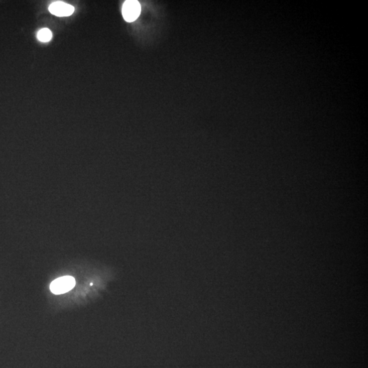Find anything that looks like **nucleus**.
Returning a JSON list of instances; mask_svg holds the SVG:
<instances>
[{
  "label": "nucleus",
  "mask_w": 368,
  "mask_h": 368,
  "mask_svg": "<svg viewBox=\"0 0 368 368\" xmlns=\"http://www.w3.org/2000/svg\"><path fill=\"white\" fill-rule=\"evenodd\" d=\"M75 284V279L72 276L59 278L51 284V291L55 295L64 294L73 289Z\"/></svg>",
  "instance_id": "f257e3e1"
},
{
  "label": "nucleus",
  "mask_w": 368,
  "mask_h": 368,
  "mask_svg": "<svg viewBox=\"0 0 368 368\" xmlns=\"http://www.w3.org/2000/svg\"><path fill=\"white\" fill-rule=\"evenodd\" d=\"M141 13V5L138 1L131 0L125 2L122 9L124 18L128 22H135Z\"/></svg>",
  "instance_id": "f03ea898"
},
{
  "label": "nucleus",
  "mask_w": 368,
  "mask_h": 368,
  "mask_svg": "<svg viewBox=\"0 0 368 368\" xmlns=\"http://www.w3.org/2000/svg\"><path fill=\"white\" fill-rule=\"evenodd\" d=\"M49 9L51 14L57 17L70 16L74 11V8L72 6L61 2L51 4Z\"/></svg>",
  "instance_id": "7ed1b4c3"
},
{
  "label": "nucleus",
  "mask_w": 368,
  "mask_h": 368,
  "mask_svg": "<svg viewBox=\"0 0 368 368\" xmlns=\"http://www.w3.org/2000/svg\"><path fill=\"white\" fill-rule=\"evenodd\" d=\"M37 38L40 41L47 43V42L50 41L52 39V32L47 28H44V29L40 30L37 34Z\"/></svg>",
  "instance_id": "20e7f679"
}]
</instances>
